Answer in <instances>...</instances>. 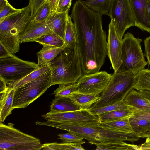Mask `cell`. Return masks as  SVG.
I'll use <instances>...</instances> for the list:
<instances>
[{"mask_svg":"<svg viewBox=\"0 0 150 150\" xmlns=\"http://www.w3.org/2000/svg\"><path fill=\"white\" fill-rule=\"evenodd\" d=\"M140 136L141 137L144 138L150 137V126L147 131L140 134Z\"/></svg>","mask_w":150,"mask_h":150,"instance_id":"7dc6e473","label":"cell"},{"mask_svg":"<svg viewBox=\"0 0 150 150\" xmlns=\"http://www.w3.org/2000/svg\"><path fill=\"white\" fill-rule=\"evenodd\" d=\"M128 109L127 106L125 104L123 100L112 105L101 107L96 108L90 107L88 109L93 115H98L102 113L115 110H125Z\"/></svg>","mask_w":150,"mask_h":150,"instance_id":"d6a6232c","label":"cell"},{"mask_svg":"<svg viewBox=\"0 0 150 150\" xmlns=\"http://www.w3.org/2000/svg\"><path fill=\"white\" fill-rule=\"evenodd\" d=\"M50 71L15 89L12 109L24 108L42 95L52 85Z\"/></svg>","mask_w":150,"mask_h":150,"instance_id":"52a82bcc","label":"cell"},{"mask_svg":"<svg viewBox=\"0 0 150 150\" xmlns=\"http://www.w3.org/2000/svg\"><path fill=\"white\" fill-rule=\"evenodd\" d=\"M135 21V26L142 31L150 33L148 17V4L150 0H129Z\"/></svg>","mask_w":150,"mask_h":150,"instance_id":"5bb4252c","label":"cell"},{"mask_svg":"<svg viewBox=\"0 0 150 150\" xmlns=\"http://www.w3.org/2000/svg\"><path fill=\"white\" fill-rule=\"evenodd\" d=\"M123 101L129 109L134 111L150 108V102L138 91L133 88L127 95Z\"/></svg>","mask_w":150,"mask_h":150,"instance_id":"ac0fdd59","label":"cell"},{"mask_svg":"<svg viewBox=\"0 0 150 150\" xmlns=\"http://www.w3.org/2000/svg\"><path fill=\"white\" fill-rule=\"evenodd\" d=\"M77 86L76 83L68 84H59L54 91L55 96L68 97L71 93L76 91Z\"/></svg>","mask_w":150,"mask_h":150,"instance_id":"836d02e7","label":"cell"},{"mask_svg":"<svg viewBox=\"0 0 150 150\" xmlns=\"http://www.w3.org/2000/svg\"><path fill=\"white\" fill-rule=\"evenodd\" d=\"M50 4L51 9L50 14L52 16L56 12L59 0H48Z\"/></svg>","mask_w":150,"mask_h":150,"instance_id":"b9f144b4","label":"cell"},{"mask_svg":"<svg viewBox=\"0 0 150 150\" xmlns=\"http://www.w3.org/2000/svg\"><path fill=\"white\" fill-rule=\"evenodd\" d=\"M91 144L95 145L97 150H139V146L127 143L124 141L112 142H95Z\"/></svg>","mask_w":150,"mask_h":150,"instance_id":"d4e9b609","label":"cell"},{"mask_svg":"<svg viewBox=\"0 0 150 150\" xmlns=\"http://www.w3.org/2000/svg\"><path fill=\"white\" fill-rule=\"evenodd\" d=\"M131 115L113 121L101 122L99 126L101 128L108 130L132 132L129 122V118Z\"/></svg>","mask_w":150,"mask_h":150,"instance_id":"603a6c76","label":"cell"},{"mask_svg":"<svg viewBox=\"0 0 150 150\" xmlns=\"http://www.w3.org/2000/svg\"><path fill=\"white\" fill-rule=\"evenodd\" d=\"M51 9L47 0L38 9L33 20L38 22L45 21L50 15Z\"/></svg>","mask_w":150,"mask_h":150,"instance_id":"e575fe53","label":"cell"},{"mask_svg":"<svg viewBox=\"0 0 150 150\" xmlns=\"http://www.w3.org/2000/svg\"><path fill=\"white\" fill-rule=\"evenodd\" d=\"M138 91L143 96L150 102V91Z\"/></svg>","mask_w":150,"mask_h":150,"instance_id":"bcb514c9","label":"cell"},{"mask_svg":"<svg viewBox=\"0 0 150 150\" xmlns=\"http://www.w3.org/2000/svg\"><path fill=\"white\" fill-rule=\"evenodd\" d=\"M122 41V63L117 71L126 72L144 68L147 63L141 49L142 39L136 38L132 33L127 32Z\"/></svg>","mask_w":150,"mask_h":150,"instance_id":"8992f818","label":"cell"},{"mask_svg":"<svg viewBox=\"0 0 150 150\" xmlns=\"http://www.w3.org/2000/svg\"><path fill=\"white\" fill-rule=\"evenodd\" d=\"M122 40L119 38L114 23L111 20L108 27L107 42V55L114 72L118 70L122 63Z\"/></svg>","mask_w":150,"mask_h":150,"instance_id":"4fadbf2b","label":"cell"},{"mask_svg":"<svg viewBox=\"0 0 150 150\" xmlns=\"http://www.w3.org/2000/svg\"><path fill=\"white\" fill-rule=\"evenodd\" d=\"M29 6L6 17L0 22V42L13 54L19 50V35L32 21Z\"/></svg>","mask_w":150,"mask_h":150,"instance_id":"3957f363","label":"cell"},{"mask_svg":"<svg viewBox=\"0 0 150 150\" xmlns=\"http://www.w3.org/2000/svg\"><path fill=\"white\" fill-rule=\"evenodd\" d=\"M34 42H38L42 45H46L57 47H65L64 40L53 33L45 35L35 40Z\"/></svg>","mask_w":150,"mask_h":150,"instance_id":"1f68e13d","label":"cell"},{"mask_svg":"<svg viewBox=\"0 0 150 150\" xmlns=\"http://www.w3.org/2000/svg\"><path fill=\"white\" fill-rule=\"evenodd\" d=\"M145 47V55L147 58V64L150 66V36L144 41Z\"/></svg>","mask_w":150,"mask_h":150,"instance_id":"60d3db41","label":"cell"},{"mask_svg":"<svg viewBox=\"0 0 150 150\" xmlns=\"http://www.w3.org/2000/svg\"><path fill=\"white\" fill-rule=\"evenodd\" d=\"M42 117L47 120L77 124L88 126H98L101 123L98 115L92 114L87 109L67 112L50 111Z\"/></svg>","mask_w":150,"mask_h":150,"instance_id":"30bf717a","label":"cell"},{"mask_svg":"<svg viewBox=\"0 0 150 150\" xmlns=\"http://www.w3.org/2000/svg\"><path fill=\"white\" fill-rule=\"evenodd\" d=\"M45 21L38 22L33 20L19 35L20 43L34 42L35 40L45 35L53 33L48 27Z\"/></svg>","mask_w":150,"mask_h":150,"instance_id":"2e32d148","label":"cell"},{"mask_svg":"<svg viewBox=\"0 0 150 150\" xmlns=\"http://www.w3.org/2000/svg\"><path fill=\"white\" fill-rule=\"evenodd\" d=\"M48 64L51 71L52 86L76 83L82 74L76 45L72 49L66 48Z\"/></svg>","mask_w":150,"mask_h":150,"instance_id":"7a4b0ae2","label":"cell"},{"mask_svg":"<svg viewBox=\"0 0 150 150\" xmlns=\"http://www.w3.org/2000/svg\"><path fill=\"white\" fill-rule=\"evenodd\" d=\"M148 17L150 25V1L149 2L148 4Z\"/></svg>","mask_w":150,"mask_h":150,"instance_id":"c3c4849f","label":"cell"},{"mask_svg":"<svg viewBox=\"0 0 150 150\" xmlns=\"http://www.w3.org/2000/svg\"><path fill=\"white\" fill-rule=\"evenodd\" d=\"M13 125L0 122V149L40 150L42 144L40 139L15 128Z\"/></svg>","mask_w":150,"mask_h":150,"instance_id":"5b68a950","label":"cell"},{"mask_svg":"<svg viewBox=\"0 0 150 150\" xmlns=\"http://www.w3.org/2000/svg\"><path fill=\"white\" fill-rule=\"evenodd\" d=\"M15 89L8 86L4 91L0 93V120L4 122L11 113Z\"/></svg>","mask_w":150,"mask_h":150,"instance_id":"d6986e66","label":"cell"},{"mask_svg":"<svg viewBox=\"0 0 150 150\" xmlns=\"http://www.w3.org/2000/svg\"><path fill=\"white\" fill-rule=\"evenodd\" d=\"M140 70L114 72L107 86L100 94V100L90 107H101L123 100L133 88L135 77Z\"/></svg>","mask_w":150,"mask_h":150,"instance_id":"277c9868","label":"cell"},{"mask_svg":"<svg viewBox=\"0 0 150 150\" xmlns=\"http://www.w3.org/2000/svg\"><path fill=\"white\" fill-rule=\"evenodd\" d=\"M112 0H85L84 4L88 8L102 15L109 16L110 4Z\"/></svg>","mask_w":150,"mask_h":150,"instance_id":"f1b7e54d","label":"cell"},{"mask_svg":"<svg viewBox=\"0 0 150 150\" xmlns=\"http://www.w3.org/2000/svg\"><path fill=\"white\" fill-rule=\"evenodd\" d=\"M63 0H59L57 8L61 5Z\"/></svg>","mask_w":150,"mask_h":150,"instance_id":"f907efd6","label":"cell"},{"mask_svg":"<svg viewBox=\"0 0 150 150\" xmlns=\"http://www.w3.org/2000/svg\"><path fill=\"white\" fill-rule=\"evenodd\" d=\"M133 115L150 120V108L134 111Z\"/></svg>","mask_w":150,"mask_h":150,"instance_id":"f35d334b","label":"cell"},{"mask_svg":"<svg viewBox=\"0 0 150 150\" xmlns=\"http://www.w3.org/2000/svg\"><path fill=\"white\" fill-rule=\"evenodd\" d=\"M66 48L72 49L76 44V36L74 24L71 15H69L67 22L64 39Z\"/></svg>","mask_w":150,"mask_h":150,"instance_id":"83f0119b","label":"cell"},{"mask_svg":"<svg viewBox=\"0 0 150 150\" xmlns=\"http://www.w3.org/2000/svg\"><path fill=\"white\" fill-rule=\"evenodd\" d=\"M140 137L139 134L134 132L128 133L108 130L100 128L95 139L97 142H99L128 141L133 144L138 141Z\"/></svg>","mask_w":150,"mask_h":150,"instance_id":"9a60e30c","label":"cell"},{"mask_svg":"<svg viewBox=\"0 0 150 150\" xmlns=\"http://www.w3.org/2000/svg\"><path fill=\"white\" fill-rule=\"evenodd\" d=\"M19 10L14 8L7 0L4 5L0 9V22L8 16L18 11Z\"/></svg>","mask_w":150,"mask_h":150,"instance_id":"8d00e7d4","label":"cell"},{"mask_svg":"<svg viewBox=\"0 0 150 150\" xmlns=\"http://www.w3.org/2000/svg\"><path fill=\"white\" fill-rule=\"evenodd\" d=\"M139 150H150V137L146 138L145 142L139 146Z\"/></svg>","mask_w":150,"mask_h":150,"instance_id":"ee69618b","label":"cell"},{"mask_svg":"<svg viewBox=\"0 0 150 150\" xmlns=\"http://www.w3.org/2000/svg\"><path fill=\"white\" fill-rule=\"evenodd\" d=\"M70 15L75 26L82 74L99 71L107 55L102 15L88 8L82 0L74 4Z\"/></svg>","mask_w":150,"mask_h":150,"instance_id":"6da1fadb","label":"cell"},{"mask_svg":"<svg viewBox=\"0 0 150 150\" xmlns=\"http://www.w3.org/2000/svg\"><path fill=\"white\" fill-rule=\"evenodd\" d=\"M37 66L35 62L22 60L12 54L0 58V76L8 83L22 78L33 71Z\"/></svg>","mask_w":150,"mask_h":150,"instance_id":"ba28073f","label":"cell"},{"mask_svg":"<svg viewBox=\"0 0 150 150\" xmlns=\"http://www.w3.org/2000/svg\"><path fill=\"white\" fill-rule=\"evenodd\" d=\"M12 54L0 42V58Z\"/></svg>","mask_w":150,"mask_h":150,"instance_id":"7bdbcfd3","label":"cell"},{"mask_svg":"<svg viewBox=\"0 0 150 150\" xmlns=\"http://www.w3.org/2000/svg\"><path fill=\"white\" fill-rule=\"evenodd\" d=\"M72 0H64L57 8L56 12H62L69 10L72 3Z\"/></svg>","mask_w":150,"mask_h":150,"instance_id":"ab89813d","label":"cell"},{"mask_svg":"<svg viewBox=\"0 0 150 150\" xmlns=\"http://www.w3.org/2000/svg\"><path fill=\"white\" fill-rule=\"evenodd\" d=\"M50 71L48 64L40 67H37V68L33 71L22 78L8 83L7 86L10 88L15 89L36 79Z\"/></svg>","mask_w":150,"mask_h":150,"instance_id":"44dd1931","label":"cell"},{"mask_svg":"<svg viewBox=\"0 0 150 150\" xmlns=\"http://www.w3.org/2000/svg\"><path fill=\"white\" fill-rule=\"evenodd\" d=\"M133 89L138 91H150V70L145 68L136 75Z\"/></svg>","mask_w":150,"mask_h":150,"instance_id":"484cf974","label":"cell"},{"mask_svg":"<svg viewBox=\"0 0 150 150\" xmlns=\"http://www.w3.org/2000/svg\"><path fill=\"white\" fill-rule=\"evenodd\" d=\"M82 108L88 109L95 103L99 100L100 96L74 92L68 96Z\"/></svg>","mask_w":150,"mask_h":150,"instance_id":"cb8c5ba5","label":"cell"},{"mask_svg":"<svg viewBox=\"0 0 150 150\" xmlns=\"http://www.w3.org/2000/svg\"><path fill=\"white\" fill-rule=\"evenodd\" d=\"M59 139L63 142L73 143L83 141L84 138L75 134L69 132L65 134H60L58 135Z\"/></svg>","mask_w":150,"mask_h":150,"instance_id":"d590c367","label":"cell"},{"mask_svg":"<svg viewBox=\"0 0 150 150\" xmlns=\"http://www.w3.org/2000/svg\"><path fill=\"white\" fill-rule=\"evenodd\" d=\"M66 48L64 46L57 47L43 45L42 48L37 54L38 59L37 67H40L48 64Z\"/></svg>","mask_w":150,"mask_h":150,"instance_id":"7402d4cb","label":"cell"},{"mask_svg":"<svg viewBox=\"0 0 150 150\" xmlns=\"http://www.w3.org/2000/svg\"><path fill=\"white\" fill-rule=\"evenodd\" d=\"M134 111L131 109L115 110L105 112L98 115L100 122H110L116 120L130 116Z\"/></svg>","mask_w":150,"mask_h":150,"instance_id":"f546056e","label":"cell"},{"mask_svg":"<svg viewBox=\"0 0 150 150\" xmlns=\"http://www.w3.org/2000/svg\"><path fill=\"white\" fill-rule=\"evenodd\" d=\"M83 141L78 142L61 143H46L42 144V149L49 150H84L82 145L85 143Z\"/></svg>","mask_w":150,"mask_h":150,"instance_id":"4316f807","label":"cell"},{"mask_svg":"<svg viewBox=\"0 0 150 150\" xmlns=\"http://www.w3.org/2000/svg\"><path fill=\"white\" fill-rule=\"evenodd\" d=\"M112 75L104 71L82 74L76 82V91L99 96L107 86Z\"/></svg>","mask_w":150,"mask_h":150,"instance_id":"8fae6325","label":"cell"},{"mask_svg":"<svg viewBox=\"0 0 150 150\" xmlns=\"http://www.w3.org/2000/svg\"><path fill=\"white\" fill-rule=\"evenodd\" d=\"M82 109L68 97L55 96L50 106V111L55 112H70Z\"/></svg>","mask_w":150,"mask_h":150,"instance_id":"ffe728a7","label":"cell"},{"mask_svg":"<svg viewBox=\"0 0 150 150\" xmlns=\"http://www.w3.org/2000/svg\"><path fill=\"white\" fill-rule=\"evenodd\" d=\"M7 82L6 80L0 76V93L5 91L7 88Z\"/></svg>","mask_w":150,"mask_h":150,"instance_id":"f6af8a7d","label":"cell"},{"mask_svg":"<svg viewBox=\"0 0 150 150\" xmlns=\"http://www.w3.org/2000/svg\"><path fill=\"white\" fill-rule=\"evenodd\" d=\"M129 122L133 132L140 134L147 131L150 126V120L135 116L133 114Z\"/></svg>","mask_w":150,"mask_h":150,"instance_id":"4dcf8cb0","label":"cell"},{"mask_svg":"<svg viewBox=\"0 0 150 150\" xmlns=\"http://www.w3.org/2000/svg\"><path fill=\"white\" fill-rule=\"evenodd\" d=\"M47 0H29V6L31 12V19L33 20L39 8Z\"/></svg>","mask_w":150,"mask_h":150,"instance_id":"74e56055","label":"cell"},{"mask_svg":"<svg viewBox=\"0 0 150 150\" xmlns=\"http://www.w3.org/2000/svg\"><path fill=\"white\" fill-rule=\"evenodd\" d=\"M109 16L113 21L121 40L126 30L135 26L134 19L129 0H112Z\"/></svg>","mask_w":150,"mask_h":150,"instance_id":"9c48e42d","label":"cell"},{"mask_svg":"<svg viewBox=\"0 0 150 150\" xmlns=\"http://www.w3.org/2000/svg\"><path fill=\"white\" fill-rule=\"evenodd\" d=\"M35 123L36 125L54 127L75 134L86 139L90 144L96 141L95 137L100 129L99 125L88 126L52 120L45 122L37 121Z\"/></svg>","mask_w":150,"mask_h":150,"instance_id":"7c38bea8","label":"cell"},{"mask_svg":"<svg viewBox=\"0 0 150 150\" xmlns=\"http://www.w3.org/2000/svg\"><path fill=\"white\" fill-rule=\"evenodd\" d=\"M69 10L62 12H55L46 21L49 28L64 40Z\"/></svg>","mask_w":150,"mask_h":150,"instance_id":"e0dca14e","label":"cell"},{"mask_svg":"<svg viewBox=\"0 0 150 150\" xmlns=\"http://www.w3.org/2000/svg\"><path fill=\"white\" fill-rule=\"evenodd\" d=\"M7 0H0V9L4 5Z\"/></svg>","mask_w":150,"mask_h":150,"instance_id":"681fc988","label":"cell"}]
</instances>
